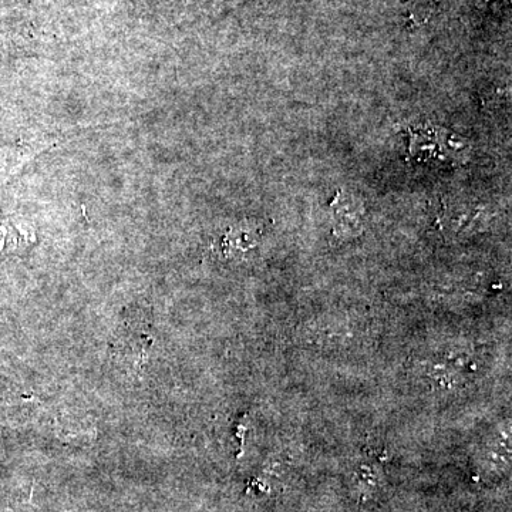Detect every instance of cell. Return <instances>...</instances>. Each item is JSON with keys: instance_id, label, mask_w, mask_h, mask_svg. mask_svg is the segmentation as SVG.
<instances>
[{"instance_id": "cell-1", "label": "cell", "mask_w": 512, "mask_h": 512, "mask_svg": "<svg viewBox=\"0 0 512 512\" xmlns=\"http://www.w3.org/2000/svg\"><path fill=\"white\" fill-rule=\"evenodd\" d=\"M330 220L339 238L359 237L366 224L365 205L356 195L340 190L330 204Z\"/></svg>"}, {"instance_id": "cell-2", "label": "cell", "mask_w": 512, "mask_h": 512, "mask_svg": "<svg viewBox=\"0 0 512 512\" xmlns=\"http://www.w3.org/2000/svg\"><path fill=\"white\" fill-rule=\"evenodd\" d=\"M258 239L255 229L237 228L224 238V247L228 252H248L258 245Z\"/></svg>"}, {"instance_id": "cell-3", "label": "cell", "mask_w": 512, "mask_h": 512, "mask_svg": "<svg viewBox=\"0 0 512 512\" xmlns=\"http://www.w3.org/2000/svg\"><path fill=\"white\" fill-rule=\"evenodd\" d=\"M192 2H198V3H212V2H217V0H192Z\"/></svg>"}]
</instances>
